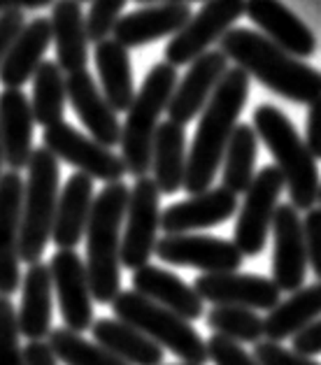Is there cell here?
Segmentation results:
<instances>
[{"instance_id":"25","label":"cell","mask_w":321,"mask_h":365,"mask_svg":"<svg viewBox=\"0 0 321 365\" xmlns=\"http://www.w3.org/2000/svg\"><path fill=\"white\" fill-rule=\"evenodd\" d=\"M93 207V180L86 175L75 173L68 177L63 189L58 193L56 215H54L51 240L56 249H75L84 237Z\"/></svg>"},{"instance_id":"33","label":"cell","mask_w":321,"mask_h":365,"mask_svg":"<svg viewBox=\"0 0 321 365\" xmlns=\"http://www.w3.org/2000/svg\"><path fill=\"white\" fill-rule=\"evenodd\" d=\"M256 151L258 138L256 130L247 123H238L233 135H230L226 151H224V189L230 193H245L254 180V165H256Z\"/></svg>"},{"instance_id":"29","label":"cell","mask_w":321,"mask_h":365,"mask_svg":"<svg viewBox=\"0 0 321 365\" xmlns=\"http://www.w3.org/2000/svg\"><path fill=\"white\" fill-rule=\"evenodd\" d=\"M96 70L101 77V93L114 112H126L131 108L136 88H133V68L128 58V49L119 42L105 38L96 42Z\"/></svg>"},{"instance_id":"4","label":"cell","mask_w":321,"mask_h":365,"mask_svg":"<svg viewBox=\"0 0 321 365\" xmlns=\"http://www.w3.org/2000/svg\"><path fill=\"white\" fill-rule=\"evenodd\" d=\"M256 138L270 149L277 161V170L289 189L291 205L296 210H312L319 198V168L315 156L310 154L305 140H300L291 119L275 105H258L254 110Z\"/></svg>"},{"instance_id":"20","label":"cell","mask_w":321,"mask_h":365,"mask_svg":"<svg viewBox=\"0 0 321 365\" xmlns=\"http://www.w3.org/2000/svg\"><path fill=\"white\" fill-rule=\"evenodd\" d=\"M191 16V5H147L131 14H121L112 29V40L123 49L145 47L154 40L173 38L189 24Z\"/></svg>"},{"instance_id":"38","label":"cell","mask_w":321,"mask_h":365,"mask_svg":"<svg viewBox=\"0 0 321 365\" xmlns=\"http://www.w3.org/2000/svg\"><path fill=\"white\" fill-rule=\"evenodd\" d=\"M205 344H208V359L214 365H258L243 344L226 340L221 335H212Z\"/></svg>"},{"instance_id":"43","label":"cell","mask_w":321,"mask_h":365,"mask_svg":"<svg viewBox=\"0 0 321 365\" xmlns=\"http://www.w3.org/2000/svg\"><path fill=\"white\" fill-rule=\"evenodd\" d=\"M305 145L310 149V154L315 156V161H317V158L321 161V98L310 105Z\"/></svg>"},{"instance_id":"3","label":"cell","mask_w":321,"mask_h":365,"mask_svg":"<svg viewBox=\"0 0 321 365\" xmlns=\"http://www.w3.org/2000/svg\"><path fill=\"white\" fill-rule=\"evenodd\" d=\"M128 186L123 182L105 184L93 198L91 217L84 230L86 237V277L91 298L101 305H112L121 293V226L126 217Z\"/></svg>"},{"instance_id":"31","label":"cell","mask_w":321,"mask_h":365,"mask_svg":"<svg viewBox=\"0 0 321 365\" xmlns=\"http://www.w3.org/2000/svg\"><path fill=\"white\" fill-rule=\"evenodd\" d=\"M93 340L105 351L117 356L128 365H160L163 363V349L154 344L147 335H142L133 326L119 322V319H98L91 326Z\"/></svg>"},{"instance_id":"48","label":"cell","mask_w":321,"mask_h":365,"mask_svg":"<svg viewBox=\"0 0 321 365\" xmlns=\"http://www.w3.org/2000/svg\"><path fill=\"white\" fill-rule=\"evenodd\" d=\"M77 3H79V5H82V3H91V0H77Z\"/></svg>"},{"instance_id":"18","label":"cell","mask_w":321,"mask_h":365,"mask_svg":"<svg viewBox=\"0 0 321 365\" xmlns=\"http://www.w3.org/2000/svg\"><path fill=\"white\" fill-rule=\"evenodd\" d=\"M235 210L238 195L219 186V189H208L205 193L170 205L160 212L158 228H163L165 235H186L191 230L224 224L235 215Z\"/></svg>"},{"instance_id":"14","label":"cell","mask_w":321,"mask_h":365,"mask_svg":"<svg viewBox=\"0 0 321 365\" xmlns=\"http://www.w3.org/2000/svg\"><path fill=\"white\" fill-rule=\"evenodd\" d=\"M272 282L280 293H296L307 277V254L302 237V219L291 202L277 205L272 219Z\"/></svg>"},{"instance_id":"32","label":"cell","mask_w":321,"mask_h":365,"mask_svg":"<svg viewBox=\"0 0 321 365\" xmlns=\"http://www.w3.org/2000/svg\"><path fill=\"white\" fill-rule=\"evenodd\" d=\"M66 75L56 66V61H42L33 75V98L31 112L35 123L49 128L63 121L66 112Z\"/></svg>"},{"instance_id":"8","label":"cell","mask_w":321,"mask_h":365,"mask_svg":"<svg viewBox=\"0 0 321 365\" xmlns=\"http://www.w3.org/2000/svg\"><path fill=\"white\" fill-rule=\"evenodd\" d=\"M158 200L160 193L149 175L138 177L133 182V189H128L119 263L133 272L149 265V258L154 254L158 219H160Z\"/></svg>"},{"instance_id":"22","label":"cell","mask_w":321,"mask_h":365,"mask_svg":"<svg viewBox=\"0 0 321 365\" xmlns=\"http://www.w3.org/2000/svg\"><path fill=\"white\" fill-rule=\"evenodd\" d=\"M33 112L31 101L21 88L0 91V145H3L5 165L19 173L29 165L33 154Z\"/></svg>"},{"instance_id":"30","label":"cell","mask_w":321,"mask_h":365,"mask_svg":"<svg viewBox=\"0 0 321 365\" xmlns=\"http://www.w3.org/2000/svg\"><path fill=\"white\" fill-rule=\"evenodd\" d=\"M317 319H321V282L291 293L284 302L280 300L263 319V335L268 342L282 344Z\"/></svg>"},{"instance_id":"6","label":"cell","mask_w":321,"mask_h":365,"mask_svg":"<svg viewBox=\"0 0 321 365\" xmlns=\"http://www.w3.org/2000/svg\"><path fill=\"white\" fill-rule=\"evenodd\" d=\"M29 180L24 182L19 261L40 263V256L51 240L54 215L58 202V161L44 147L33 149L29 161Z\"/></svg>"},{"instance_id":"2","label":"cell","mask_w":321,"mask_h":365,"mask_svg":"<svg viewBox=\"0 0 321 365\" xmlns=\"http://www.w3.org/2000/svg\"><path fill=\"white\" fill-rule=\"evenodd\" d=\"M219 51L240 70L291 103L312 105L321 98V73L305 61L287 54L265 35L249 29H230L219 40Z\"/></svg>"},{"instance_id":"19","label":"cell","mask_w":321,"mask_h":365,"mask_svg":"<svg viewBox=\"0 0 321 365\" xmlns=\"http://www.w3.org/2000/svg\"><path fill=\"white\" fill-rule=\"evenodd\" d=\"M66 98L73 105L79 121L91 133V140L107 149L119 145L121 123L117 119V112L107 105L105 96L101 93V86L96 84L88 70L66 75Z\"/></svg>"},{"instance_id":"9","label":"cell","mask_w":321,"mask_h":365,"mask_svg":"<svg viewBox=\"0 0 321 365\" xmlns=\"http://www.w3.org/2000/svg\"><path fill=\"white\" fill-rule=\"evenodd\" d=\"M243 14L245 0H208L200 12L193 14L189 24L165 44V63L173 68L191 66L195 58L210 51L212 44L224 38Z\"/></svg>"},{"instance_id":"50","label":"cell","mask_w":321,"mask_h":365,"mask_svg":"<svg viewBox=\"0 0 321 365\" xmlns=\"http://www.w3.org/2000/svg\"><path fill=\"white\" fill-rule=\"evenodd\" d=\"M182 365H186V363H182Z\"/></svg>"},{"instance_id":"12","label":"cell","mask_w":321,"mask_h":365,"mask_svg":"<svg viewBox=\"0 0 321 365\" xmlns=\"http://www.w3.org/2000/svg\"><path fill=\"white\" fill-rule=\"evenodd\" d=\"M61 319L70 333L82 335L93 326V298L84 261L75 249H56L47 263Z\"/></svg>"},{"instance_id":"5","label":"cell","mask_w":321,"mask_h":365,"mask_svg":"<svg viewBox=\"0 0 321 365\" xmlns=\"http://www.w3.org/2000/svg\"><path fill=\"white\" fill-rule=\"evenodd\" d=\"M177 68L156 63L149 70L140 91L133 98L128 117L121 126V161L126 165V175L145 177L151 170V142L158 128V117L165 112L173 91L177 86Z\"/></svg>"},{"instance_id":"41","label":"cell","mask_w":321,"mask_h":365,"mask_svg":"<svg viewBox=\"0 0 321 365\" xmlns=\"http://www.w3.org/2000/svg\"><path fill=\"white\" fill-rule=\"evenodd\" d=\"M24 24H26V16L19 10L0 14V66H3V58L7 54V49H10V44L14 42V38L24 29Z\"/></svg>"},{"instance_id":"26","label":"cell","mask_w":321,"mask_h":365,"mask_svg":"<svg viewBox=\"0 0 321 365\" xmlns=\"http://www.w3.org/2000/svg\"><path fill=\"white\" fill-rule=\"evenodd\" d=\"M51 44V24L44 16L26 21L19 35L10 44L0 66V84L5 88H21L31 82Z\"/></svg>"},{"instance_id":"27","label":"cell","mask_w":321,"mask_h":365,"mask_svg":"<svg viewBox=\"0 0 321 365\" xmlns=\"http://www.w3.org/2000/svg\"><path fill=\"white\" fill-rule=\"evenodd\" d=\"M21 305L16 309L19 335L29 342H40L51 333L54 289L49 268L44 263H33L21 277Z\"/></svg>"},{"instance_id":"37","label":"cell","mask_w":321,"mask_h":365,"mask_svg":"<svg viewBox=\"0 0 321 365\" xmlns=\"http://www.w3.org/2000/svg\"><path fill=\"white\" fill-rule=\"evenodd\" d=\"M128 0H91V10L86 16V35L88 42H101L110 38L114 24L121 16L123 5Z\"/></svg>"},{"instance_id":"13","label":"cell","mask_w":321,"mask_h":365,"mask_svg":"<svg viewBox=\"0 0 321 365\" xmlns=\"http://www.w3.org/2000/svg\"><path fill=\"white\" fill-rule=\"evenodd\" d=\"M154 254L160 261L170 265H184V268L203 270L205 274L238 272L243 265V254L238 247L224 237L214 235H165L156 240Z\"/></svg>"},{"instance_id":"49","label":"cell","mask_w":321,"mask_h":365,"mask_svg":"<svg viewBox=\"0 0 321 365\" xmlns=\"http://www.w3.org/2000/svg\"><path fill=\"white\" fill-rule=\"evenodd\" d=\"M319 202H321V186H319V198H317Z\"/></svg>"},{"instance_id":"44","label":"cell","mask_w":321,"mask_h":365,"mask_svg":"<svg viewBox=\"0 0 321 365\" xmlns=\"http://www.w3.org/2000/svg\"><path fill=\"white\" fill-rule=\"evenodd\" d=\"M24 359H26V365H58V359L54 356V351L49 349V344L44 340L26 344Z\"/></svg>"},{"instance_id":"42","label":"cell","mask_w":321,"mask_h":365,"mask_svg":"<svg viewBox=\"0 0 321 365\" xmlns=\"http://www.w3.org/2000/svg\"><path fill=\"white\" fill-rule=\"evenodd\" d=\"M296 354L302 356H319L321 354V319H317L315 324H310L307 328H302L300 333L293 335V346Z\"/></svg>"},{"instance_id":"17","label":"cell","mask_w":321,"mask_h":365,"mask_svg":"<svg viewBox=\"0 0 321 365\" xmlns=\"http://www.w3.org/2000/svg\"><path fill=\"white\" fill-rule=\"evenodd\" d=\"M228 70V58L219 49L205 51L186 70L182 82H177L170 103H168V121L186 126L205 110L214 88Z\"/></svg>"},{"instance_id":"11","label":"cell","mask_w":321,"mask_h":365,"mask_svg":"<svg viewBox=\"0 0 321 365\" xmlns=\"http://www.w3.org/2000/svg\"><path fill=\"white\" fill-rule=\"evenodd\" d=\"M44 149L68 165L77 168V173L86 175L88 180H101L105 184L121 182L126 175V165H123L121 156L114 154L112 149L98 145L84 133H79L75 126L66 121H58L54 126L44 128L42 133Z\"/></svg>"},{"instance_id":"39","label":"cell","mask_w":321,"mask_h":365,"mask_svg":"<svg viewBox=\"0 0 321 365\" xmlns=\"http://www.w3.org/2000/svg\"><path fill=\"white\" fill-rule=\"evenodd\" d=\"M254 359L258 365H321L319 361L310 359V356L296 354L293 349H287L280 342H256Z\"/></svg>"},{"instance_id":"10","label":"cell","mask_w":321,"mask_h":365,"mask_svg":"<svg viewBox=\"0 0 321 365\" xmlns=\"http://www.w3.org/2000/svg\"><path fill=\"white\" fill-rule=\"evenodd\" d=\"M282 189L284 177L275 165H265L261 173L254 175L252 184L245 191V200L235 224L233 245L243 254V258H254L263 252Z\"/></svg>"},{"instance_id":"47","label":"cell","mask_w":321,"mask_h":365,"mask_svg":"<svg viewBox=\"0 0 321 365\" xmlns=\"http://www.w3.org/2000/svg\"><path fill=\"white\" fill-rule=\"evenodd\" d=\"M3 165H5V158H3V145H0V175H3Z\"/></svg>"},{"instance_id":"35","label":"cell","mask_w":321,"mask_h":365,"mask_svg":"<svg viewBox=\"0 0 321 365\" xmlns=\"http://www.w3.org/2000/svg\"><path fill=\"white\" fill-rule=\"evenodd\" d=\"M47 344L58 359V363L63 365H128L119 361L117 356H112L110 351H105L96 342H88L82 335L70 333L68 328L51 331L47 337Z\"/></svg>"},{"instance_id":"16","label":"cell","mask_w":321,"mask_h":365,"mask_svg":"<svg viewBox=\"0 0 321 365\" xmlns=\"http://www.w3.org/2000/svg\"><path fill=\"white\" fill-rule=\"evenodd\" d=\"M24 180L19 173L0 175V296L10 298L21 287L19 230Z\"/></svg>"},{"instance_id":"40","label":"cell","mask_w":321,"mask_h":365,"mask_svg":"<svg viewBox=\"0 0 321 365\" xmlns=\"http://www.w3.org/2000/svg\"><path fill=\"white\" fill-rule=\"evenodd\" d=\"M302 237H305L307 263L312 265L317 279L321 282V207L307 210L305 219H302Z\"/></svg>"},{"instance_id":"15","label":"cell","mask_w":321,"mask_h":365,"mask_svg":"<svg viewBox=\"0 0 321 365\" xmlns=\"http://www.w3.org/2000/svg\"><path fill=\"white\" fill-rule=\"evenodd\" d=\"M193 291L200 300L228 307H247L270 312L280 302L282 293L272 279L254 272H221V274H200L193 282Z\"/></svg>"},{"instance_id":"28","label":"cell","mask_w":321,"mask_h":365,"mask_svg":"<svg viewBox=\"0 0 321 365\" xmlns=\"http://www.w3.org/2000/svg\"><path fill=\"white\" fill-rule=\"evenodd\" d=\"M151 180L158 193L173 195L184 186L186 175V133L184 126L160 121L151 142Z\"/></svg>"},{"instance_id":"36","label":"cell","mask_w":321,"mask_h":365,"mask_svg":"<svg viewBox=\"0 0 321 365\" xmlns=\"http://www.w3.org/2000/svg\"><path fill=\"white\" fill-rule=\"evenodd\" d=\"M0 365H26L16 309L10 298L0 296Z\"/></svg>"},{"instance_id":"7","label":"cell","mask_w":321,"mask_h":365,"mask_svg":"<svg viewBox=\"0 0 321 365\" xmlns=\"http://www.w3.org/2000/svg\"><path fill=\"white\" fill-rule=\"evenodd\" d=\"M114 319L133 326L160 349H170L186 365H205L208 359V344L191 326V322L173 314L170 309L156 305L142 298L136 291H121L112 302Z\"/></svg>"},{"instance_id":"45","label":"cell","mask_w":321,"mask_h":365,"mask_svg":"<svg viewBox=\"0 0 321 365\" xmlns=\"http://www.w3.org/2000/svg\"><path fill=\"white\" fill-rule=\"evenodd\" d=\"M56 0H0V14L5 12H12V10H42V7H49L54 5Z\"/></svg>"},{"instance_id":"24","label":"cell","mask_w":321,"mask_h":365,"mask_svg":"<svg viewBox=\"0 0 321 365\" xmlns=\"http://www.w3.org/2000/svg\"><path fill=\"white\" fill-rule=\"evenodd\" d=\"M133 291L160 307L170 309L173 314L186 319V322H195L205 312V302L193 291V287L182 282L177 274L156 268V265H145V268L133 272Z\"/></svg>"},{"instance_id":"21","label":"cell","mask_w":321,"mask_h":365,"mask_svg":"<svg viewBox=\"0 0 321 365\" xmlns=\"http://www.w3.org/2000/svg\"><path fill=\"white\" fill-rule=\"evenodd\" d=\"M245 14L263 31L261 35H265L287 54L296 58H307L315 54V33L287 5H282V0H245Z\"/></svg>"},{"instance_id":"34","label":"cell","mask_w":321,"mask_h":365,"mask_svg":"<svg viewBox=\"0 0 321 365\" xmlns=\"http://www.w3.org/2000/svg\"><path fill=\"white\" fill-rule=\"evenodd\" d=\"M208 326L214 335H221L238 344H256L263 337V319L247 307H212L208 312Z\"/></svg>"},{"instance_id":"1","label":"cell","mask_w":321,"mask_h":365,"mask_svg":"<svg viewBox=\"0 0 321 365\" xmlns=\"http://www.w3.org/2000/svg\"><path fill=\"white\" fill-rule=\"evenodd\" d=\"M249 98V75L240 68H228L203 110V117L186 156L184 189L191 195L205 193L214 182L238 117Z\"/></svg>"},{"instance_id":"46","label":"cell","mask_w":321,"mask_h":365,"mask_svg":"<svg viewBox=\"0 0 321 365\" xmlns=\"http://www.w3.org/2000/svg\"><path fill=\"white\" fill-rule=\"evenodd\" d=\"M140 5H163V3H173V5H189V3H208V0H136Z\"/></svg>"},{"instance_id":"23","label":"cell","mask_w":321,"mask_h":365,"mask_svg":"<svg viewBox=\"0 0 321 365\" xmlns=\"http://www.w3.org/2000/svg\"><path fill=\"white\" fill-rule=\"evenodd\" d=\"M51 42L56 47V66L63 75L82 73L88 63L86 16L77 0H56L51 5Z\"/></svg>"}]
</instances>
